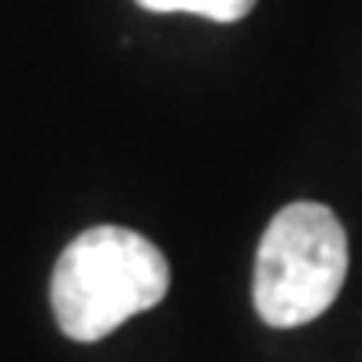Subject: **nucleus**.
Returning a JSON list of instances; mask_svg holds the SVG:
<instances>
[{
	"label": "nucleus",
	"instance_id": "nucleus-3",
	"mask_svg": "<svg viewBox=\"0 0 362 362\" xmlns=\"http://www.w3.org/2000/svg\"><path fill=\"white\" fill-rule=\"evenodd\" d=\"M144 11H189V15H204L211 23H237L244 19L259 0H137Z\"/></svg>",
	"mask_w": 362,
	"mask_h": 362
},
{
	"label": "nucleus",
	"instance_id": "nucleus-2",
	"mask_svg": "<svg viewBox=\"0 0 362 362\" xmlns=\"http://www.w3.org/2000/svg\"><path fill=\"white\" fill-rule=\"evenodd\" d=\"M348 233L325 204H288L270 218L255 252L252 300L274 329L322 318L348 277Z\"/></svg>",
	"mask_w": 362,
	"mask_h": 362
},
{
	"label": "nucleus",
	"instance_id": "nucleus-1",
	"mask_svg": "<svg viewBox=\"0 0 362 362\" xmlns=\"http://www.w3.org/2000/svg\"><path fill=\"white\" fill-rule=\"evenodd\" d=\"M167 288L170 262L152 240L122 226H93L63 248L48 296L63 337L93 344L152 310Z\"/></svg>",
	"mask_w": 362,
	"mask_h": 362
}]
</instances>
